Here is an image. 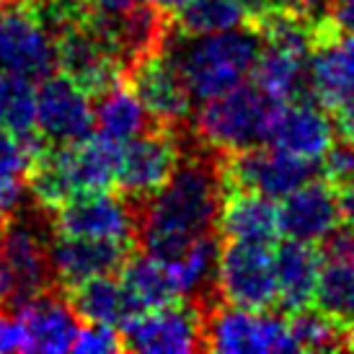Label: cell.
<instances>
[{
    "mask_svg": "<svg viewBox=\"0 0 354 354\" xmlns=\"http://www.w3.org/2000/svg\"><path fill=\"white\" fill-rule=\"evenodd\" d=\"M223 153L212 150L189 127L181 129V160L174 176L135 207V243L142 254L171 264L187 254L202 236L217 233V215L223 205Z\"/></svg>",
    "mask_w": 354,
    "mask_h": 354,
    "instance_id": "1",
    "label": "cell"
},
{
    "mask_svg": "<svg viewBox=\"0 0 354 354\" xmlns=\"http://www.w3.org/2000/svg\"><path fill=\"white\" fill-rule=\"evenodd\" d=\"M166 50L176 59L194 101H207L236 88L251 75L261 37L251 24L197 37H184L171 26Z\"/></svg>",
    "mask_w": 354,
    "mask_h": 354,
    "instance_id": "2",
    "label": "cell"
},
{
    "mask_svg": "<svg viewBox=\"0 0 354 354\" xmlns=\"http://www.w3.org/2000/svg\"><path fill=\"white\" fill-rule=\"evenodd\" d=\"M279 101L251 83H238L236 88L202 101L192 129L197 138L217 153H230L248 145L266 142Z\"/></svg>",
    "mask_w": 354,
    "mask_h": 354,
    "instance_id": "3",
    "label": "cell"
},
{
    "mask_svg": "<svg viewBox=\"0 0 354 354\" xmlns=\"http://www.w3.org/2000/svg\"><path fill=\"white\" fill-rule=\"evenodd\" d=\"M52 212L34 202L31 212H21L8 220V225L0 233V254L6 259L10 274V292L8 305L10 310L26 303L29 297L44 292L47 287H55L50 261V243H52Z\"/></svg>",
    "mask_w": 354,
    "mask_h": 354,
    "instance_id": "4",
    "label": "cell"
},
{
    "mask_svg": "<svg viewBox=\"0 0 354 354\" xmlns=\"http://www.w3.org/2000/svg\"><path fill=\"white\" fill-rule=\"evenodd\" d=\"M315 176L318 160L297 158L266 142L230 150L220 158L223 192H254L269 199H282Z\"/></svg>",
    "mask_w": 354,
    "mask_h": 354,
    "instance_id": "5",
    "label": "cell"
},
{
    "mask_svg": "<svg viewBox=\"0 0 354 354\" xmlns=\"http://www.w3.org/2000/svg\"><path fill=\"white\" fill-rule=\"evenodd\" d=\"M184 124L156 122L145 132L122 145L114 192L127 202H142L174 176L181 160V129Z\"/></svg>",
    "mask_w": 354,
    "mask_h": 354,
    "instance_id": "6",
    "label": "cell"
},
{
    "mask_svg": "<svg viewBox=\"0 0 354 354\" xmlns=\"http://www.w3.org/2000/svg\"><path fill=\"white\" fill-rule=\"evenodd\" d=\"M205 352H297L287 328V318L272 310H246L220 303L202 313Z\"/></svg>",
    "mask_w": 354,
    "mask_h": 354,
    "instance_id": "7",
    "label": "cell"
},
{
    "mask_svg": "<svg viewBox=\"0 0 354 354\" xmlns=\"http://www.w3.org/2000/svg\"><path fill=\"white\" fill-rule=\"evenodd\" d=\"M217 292L223 303L246 310L277 308L279 290L272 246L248 241H220Z\"/></svg>",
    "mask_w": 354,
    "mask_h": 354,
    "instance_id": "8",
    "label": "cell"
},
{
    "mask_svg": "<svg viewBox=\"0 0 354 354\" xmlns=\"http://www.w3.org/2000/svg\"><path fill=\"white\" fill-rule=\"evenodd\" d=\"M308 80L318 106L334 111L354 99V34L342 31L328 16L313 19Z\"/></svg>",
    "mask_w": 354,
    "mask_h": 354,
    "instance_id": "9",
    "label": "cell"
},
{
    "mask_svg": "<svg viewBox=\"0 0 354 354\" xmlns=\"http://www.w3.org/2000/svg\"><path fill=\"white\" fill-rule=\"evenodd\" d=\"M122 352L189 354L202 349V310L187 300L160 305L119 326Z\"/></svg>",
    "mask_w": 354,
    "mask_h": 354,
    "instance_id": "10",
    "label": "cell"
},
{
    "mask_svg": "<svg viewBox=\"0 0 354 354\" xmlns=\"http://www.w3.org/2000/svg\"><path fill=\"white\" fill-rule=\"evenodd\" d=\"M0 73L41 83L57 73V47L52 34L19 0L0 10Z\"/></svg>",
    "mask_w": 354,
    "mask_h": 354,
    "instance_id": "11",
    "label": "cell"
},
{
    "mask_svg": "<svg viewBox=\"0 0 354 354\" xmlns=\"http://www.w3.org/2000/svg\"><path fill=\"white\" fill-rule=\"evenodd\" d=\"M52 230L55 236L111 238L135 243V207L114 189L78 192L52 212Z\"/></svg>",
    "mask_w": 354,
    "mask_h": 354,
    "instance_id": "12",
    "label": "cell"
},
{
    "mask_svg": "<svg viewBox=\"0 0 354 354\" xmlns=\"http://www.w3.org/2000/svg\"><path fill=\"white\" fill-rule=\"evenodd\" d=\"M124 80L153 119L166 122V124L189 122L192 109H194V96L168 50H160L135 62L127 70Z\"/></svg>",
    "mask_w": 354,
    "mask_h": 354,
    "instance_id": "13",
    "label": "cell"
},
{
    "mask_svg": "<svg viewBox=\"0 0 354 354\" xmlns=\"http://www.w3.org/2000/svg\"><path fill=\"white\" fill-rule=\"evenodd\" d=\"M37 129L50 145L80 142L96 129L91 99L62 73L44 78L37 88Z\"/></svg>",
    "mask_w": 354,
    "mask_h": 354,
    "instance_id": "14",
    "label": "cell"
},
{
    "mask_svg": "<svg viewBox=\"0 0 354 354\" xmlns=\"http://www.w3.org/2000/svg\"><path fill=\"white\" fill-rule=\"evenodd\" d=\"M135 248L138 246L132 241L52 236L50 261L55 282L59 287H70L88 277L119 274V269L124 266Z\"/></svg>",
    "mask_w": 354,
    "mask_h": 354,
    "instance_id": "15",
    "label": "cell"
},
{
    "mask_svg": "<svg viewBox=\"0 0 354 354\" xmlns=\"http://www.w3.org/2000/svg\"><path fill=\"white\" fill-rule=\"evenodd\" d=\"M331 142H334V124L328 111L318 106V101H279L266 132V145H274L297 158L321 160Z\"/></svg>",
    "mask_w": 354,
    "mask_h": 354,
    "instance_id": "16",
    "label": "cell"
},
{
    "mask_svg": "<svg viewBox=\"0 0 354 354\" xmlns=\"http://www.w3.org/2000/svg\"><path fill=\"white\" fill-rule=\"evenodd\" d=\"M19 315L26 349L24 352H70L80 328L78 315L65 300L62 287H47L44 292L29 297L13 308Z\"/></svg>",
    "mask_w": 354,
    "mask_h": 354,
    "instance_id": "17",
    "label": "cell"
},
{
    "mask_svg": "<svg viewBox=\"0 0 354 354\" xmlns=\"http://www.w3.org/2000/svg\"><path fill=\"white\" fill-rule=\"evenodd\" d=\"M279 236L315 243L342 220L339 194L324 178H310L295 192H290L277 205Z\"/></svg>",
    "mask_w": 354,
    "mask_h": 354,
    "instance_id": "18",
    "label": "cell"
},
{
    "mask_svg": "<svg viewBox=\"0 0 354 354\" xmlns=\"http://www.w3.org/2000/svg\"><path fill=\"white\" fill-rule=\"evenodd\" d=\"M220 241H248L274 246L279 241L277 199L254 192H225L217 215Z\"/></svg>",
    "mask_w": 354,
    "mask_h": 354,
    "instance_id": "19",
    "label": "cell"
},
{
    "mask_svg": "<svg viewBox=\"0 0 354 354\" xmlns=\"http://www.w3.org/2000/svg\"><path fill=\"white\" fill-rule=\"evenodd\" d=\"M321 266H324V261L318 256L315 243L292 241V238L277 241L274 272H277V290H279V303H277V308L282 313H292V310L313 305Z\"/></svg>",
    "mask_w": 354,
    "mask_h": 354,
    "instance_id": "20",
    "label": "cell"
},
{
    "mask_svg": "<svg viewBox=\"0 0 354 354\" xmlns=\"http://www.w3.org/2000/svg\"><path fill=\"white\" fill-rule=\"evenodd\" d=\"M62 292L80 324H106L119 328L135 315V308L117 274L88 277L78 285L62 287Z\"/></svg>",
    "mask_w": 354,
    "mask_h": 354,
    "instance_id": "21",
    "label": "cell"
},
{
    "mask_svg": "<svg viewBox=\"0 0 354 354\" xmlns=\"http://www.w3.org/2000/svg\"><path fill=\"white\" fill-rule=\"evenodd\" d=\"M119 153H122V145L106 140L99 132H93L80 142H65L62 158H65L73 192L78 194V192L114 189Z\"/></svg>",
    "mask_w": 354,
    "mask_h": 354,
    "instance_id": "22",
    "label": "cell"
},
{
    "mask_svg": "<svg viewBox=\"0 0 354 354\" xmlns=\"http://www.w3.org/2000/svg\"><path fill=\"white\" fill-rule=\"evenodd\" d=\"M117 277L124 287V292H127L132 308H135V315L181 300L171 269L163 261L142 254L138 248L129 254V259L119 269Z\"/></svg>",
    "mask_w": 354,
    "mask_h": 354,
    "instance_id": "23",
    "label": "cell"
},
{
    "mask_svg": "<svg viewBox=\"0 0 354 354\" xmlns=\"http://www.w3.org/2000/svg\"><path fill=\"white\" fill-rule=\"evenodd\" d=\"M251 80L277 101L313 99L308 80V57L279 50L261 41V50L251 68Z\"/></svg>",
    "mask_w": 354,
    "mask_h": 354,
    "instance_id": "24",
    "label": "cell"
},
{
    "mask_svg": "<svg viewBox=\"0 0 354 354\" xmlns=\"http://www.w3.org/2000/svg\"><path fill=\"white\" fill-rule=\"evenodd\" d=\"M0 127L8 129L10 135L19 140L29 158L47 145V140L41 138L37 129L34 80L0 73Z\"/></svg>",
    "mask_w": 354,
    "mask_h": 354,
    "instance_id": "25",
    "label": "cell"
},
{
    "mask_svg": "<svg viewBox=\"0 0 354 354\" xmlns=\"http://www.w3.org/2000/svg\"><path fill=\"white\" fill-rule=\"evenodd\" d=\"M93 122H96L99 135H104L111 142L124 145L135 135L153 127L158 119L150 117L148 109L140 104L127 80H119L114 88H109L106 93H101L96 99Z\"/></svg>",
    "mask_w": 354,
    "mask_h": 354,
    "instance_id": "26",
    "label": "cell"
},
{
    "mask_svg": "<svg viewBox=\"0 0 354 354\" xmlns=\"http://www.w3.org/2000/svg\"><path fill=\"white\" fill-rule=\"evenodd\" d=\"M285 318L297 352H339V349H354V328H349L342 321L331 318L321 308L308 305V308L285 313Z\"/></svg>",
    "mask_w": 354,
    "mask_h": 354,
    "instance_id": "27",
    "label": "cell"
},
{
    "mask_svg": "<svg viewBox=\"0 0 354 354\" xmlns=\"http://www.w3.org/2000/svg\"><path fill=\"white\" fill-rule=\"evenodd\" d=\"M248 24V16L236 0H189L171 16L174 31L184 37L212 34Z\"/></svg>",
    "mask_w": 354,
    "mask_h": 354,
    "instance_id": "28",
    "label": "cell"
},
{
    "mask_svg": "<svg viewBox=\"0 0 354 354\" xmlns=\"http://www.w3.org/2000/svg\"><path fill=\"white\" fill-rule=\"evenodd\" d=\"M315 308L354 328V259L326 261L313 295Z\"/></svg>",
    "mask_w": 354,
    "mask_h": 354,
    "instance_id": "29",
    "label": "cell"
},
{
    "mask_svg": "<svg viewBox=\"0 0 354 354\" xmlns=\"http://www.w3.org/2000/svg\"><path fill=\"white\" fill-rule=\"evenodd\" d=\"M318 174L334 192H344L354 187V142L339 138L321 156Z\"/></svg>",
    "mask_w": 354,
    "mask_h": 354,
    "instance_id": "30",
    "label": "cell"
},
{
    "mask_svg": "<svg viewBox=\"0 0 354 354\" xmlns=\"http://www.w3.org/2000/svg\"><path fill=\"white\" fill-rule=\"evenodd\" d=\"M70 352H78V354L122 352L119 328L106 324H86L83 328H78V336H75V342L70 346Z\"/></svg>",
    "mask_w": 354,
    "mask_h": 354,
    "instance_id": "31",
    "label": "cell"
},
{
    "mask_svg": "<svg viewBox=\"0 0 354 354\" xmlns=\"http://www.w3.org/2000/svg\"><path fill=\"white\" fill-rule=\"evenodd\" d=\"M318 256L321 261H344V259H354V225L339 220L321 241H315Z\"/></svg>",
    "mask_w": 354,
    "mask_h": 354,
    "instance_id": "32",
    "label": "cell"
},
{
    "mask_svg": "<svg viewBox=\"0 0 354 354\" xmlns=\"http://www.w3.org/2000/svg\"><path fill=\"white\" fill-rule=\"evenodd\" d=\"M26 168H29V153L8 129L0 127V176L24 178Z\"/></svg>",
    "mask_w": 354,
    "mask_h": 354,
    "instance_id": "33",
    "label": "cell"
},
{
    "mask_svg": "<svg viewBox=\"0 0 354 354\" xmlns=\"http://www.w3.org/2000/svg\"><path fill=\"white\" fill-rule=\"evenodd\" d=\"M26 181L16 176H0V233L8 225V220L16 215V209L24 202Z\"/></svg>",
    "mask_w": 354,
    "mask_h": 354,
    "instance_id": "34",
    "label": "cell"
},
{
    "mask_svg": "<svg viewBox=\"0 0 354 354\" xmlns=\"http://www.w3.org/2000/svg\"><path fill=\"white\" fill-rule=\"evenodd\" d=\"M324 13L342 31L354 34V0H324Z\"/></svg>",
    "mask_w": 354,
    "mask_h": 354,
    "instance_id": "35",
    "label": "cell"
},
{
    "mask_svg": "<svg viewBox=\"0 0 354 354\" xmlns=\"http://www.w3.org/2000/svg\"><path fill=\"white\" fill-rule=\"evenodd\" d=\"M328 114H331V124H334L336 135L354 142V99L342 104V106H336Z\"/></svg>",
    "mask_w": 354,
    "mask_h": 354,
    "instance_id": "36",
    "label": "cell"
},
{
    "mask_svg": "<svg viewBox=\"0 0 354 354\" xmlns=\"http://www.w3.org/2000/svg\"><path fill=\"white\" fill-rule=\"evenodd\" d=\"M238 6L243 8V13L248 16V24L256 19H261L264 13L279 8V0H236Z\"/></svg>",
    "mask_w": 354,
    "mask_h": 354,
    "instance_id": "37",
    "label": "cell"
},
{
    "mask_svg": "<svg viewBox=\"0 0 354 354\" xmlns=\"http://www.w3.org/2000/svg\"><path fill=\"white\" fill-rule=\"evenodd\" d=\"M10 292V274H8V266H6V259L0 254V305L8 300Z\"/></svg>",
    "mask_w": 354,
    "mask_h": 354,
    "instance_id": "38",
    "label": "cell"
},
{
    "mask_svg": "<svg viewBox=\"0 0 354 354\" xmlns=\"http://www.w3.org/2000/svg\"><path fill=\"white\" fill-rule=\"evenodd\" d=\"M148 3H153V6H156L158 10H163L166 16H174L181 6H187L189 0H148Z\"/></svg>",
    "mask_w": 354,
    "mask_h": 354,
    "instance_id": "39",
    "label": "cell"
},
{
    "mask_svg": "<svg viewBox=\"0 0 354 354\" xmlns=\"http://www.w3.org/2000/svg\"><path fill=\"white\" fill-rule=\"evenodd\" d=\"M80 3H86V6H96V8H99L101 0H80Z\"/></svg>",
    "mask_w": 354,
    "mask_h": 354,
    "instance_id": "40",
    "label": "cell"
}]
</instances>
